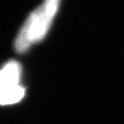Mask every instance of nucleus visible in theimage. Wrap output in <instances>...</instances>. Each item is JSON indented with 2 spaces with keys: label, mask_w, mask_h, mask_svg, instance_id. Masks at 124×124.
I'll return each instance as SVG.
<instances>
[{
  "label": "nucleus",
  "mask_w": 124,
  "mask_h": 124,
  "mask_svg": "<svg viewBox=\"0 0 124 124\" xmlns=\"http://www.w3.org/2000/svg\"><path fill=\"white\" fill-rule=\"evenodd\" d=\"M60 0H44L28 16L15 42L18 53L26 51L32 44L44 38L56 13Z\"/></svg>",
  "instance_id": "1"
},
{
  "label": "nucleus",
  "mask_w": 124,
  "mask_h": 124,
  "mask_svg": "<svg viewBox=\"0 0 124 124\" xmlns=\"http://www.w3.org/2000/svg\"><path fill=\"white\" fill-rule=\"evenodd\" d=\"M20 74V64L15 61L7 62L2 69L0 82L2 105L16 103L23 98L25 90L19 85Z\"/></svg>",
  "instance_id": "2"
}]
</instances>
